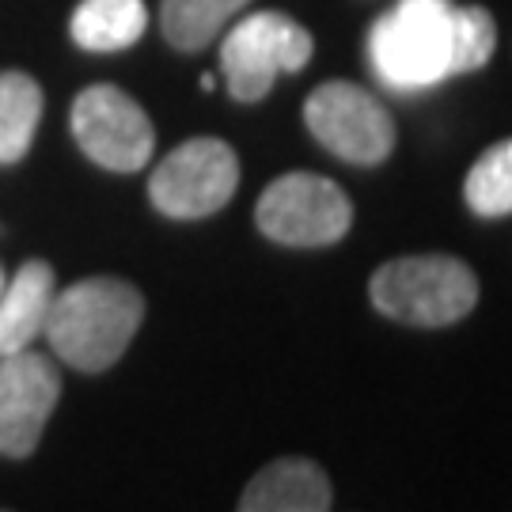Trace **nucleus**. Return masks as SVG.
Here are the masks:
<instances>
[{"label": "nucleus", "instance_id": "obj_16", "mask_svg": "<svg viewBox=\"0 0 512 512\" xmlns=\"http://www.w3.org/2000/svg\"><path fill=\"white\" fill-rule=\"evenodd\" d=\"M497 46V23L482 4H463L452 12V76L482 69Z\"/></svg>", "mask_w": 512, "mask_h": 512}, {"label": "nucleus", "instance_id": "obj_14", "mask_svg": "<svg viewBox=\"0 0 512 512\" xmlns=\"http://www.w3.org/2000/svg\"><path fill=\"white\" fill-rule=\"evenodd\" d=\"M42 118V88L27 73H0V164H16L31 148Z\"/></svg>", "mask_w": 512, "mask_h": 512}, {"label": "nucleus", "instance_id": "obj_13", "mask_svg": "<svg viewBox=\"0 0 512 512\" xmlns=\"http://www.w3.org/2000/svg\"><path fill=\"white\" fill-rule=\"evenodd\" d=\"M247 4L251 0H160V27L175 50L198 54Z\"/></svg>", "mask_w": 512, "mask_h": 512}, {"label": "nucleus", "instance_id": "obj_10", "mask_svg": "<svg viewBox=\"0 0 512 512\" xmlns=\"http://www.w3.org/2000/svg\"><path fill=\"white\" fill-rule=\"evenodd\" d=\"M330 501L327 471L304 456H285L247 482L236 512H330Z\"/></svg>", "mask_w": 512, "mask_h": 512}, {"label": "nucleus", "instance_id": "obj_6", "mask_svg": "<svg viewBox=\"0 0 512 512\" xmlns=\"http://www.w3.org/2000/svg\"><path fill=\"white\" fill-rule=\"evenodd\" d=\"M304 122L311 137L346 164L376 167L395 152L391 110L361 84H349V80L319 84L304 103Z\"/></svg>", "mask_w": 512, "mask_h": 512}, {"label": "nucleus", "instance_id": "obj_2", "mask_svg": "<svg viewBox=\"0 0 512 512\" xmlns=\"http://www.w3.org/2000/svg\"><path fill=\"white\" fill-rule=\"evenodd\" d=\"M372 308L406 327H452L478 304L475 270L452 255H406L384 262L368 281Z\"/></svg>", "mask_w": 512, "mask_h": 512}, {"label": "nucleus", "instance_id": "obj_11", "mask_svg": "<svg viewBox=\"0 0 512 512\" xmlns=\"http://www.w3.org/2000/svg\"><path fill=\"white\" fill-rule=\"evenodd\" d=\"M57 296V277L50 262H23L12 281L0 289V357L31 349L46 330V315Z\"/></svg>", "mask_w": 512, "mask_h": 512}, {"label": "nucleus", "instance_id": "obj_5", "mask_svg": "<svg viewBox=\"0 0 512 512\" xmlns=\"http://www.w3.org/2000/svg\"><path fill=\"white\" fill-rule=\"evenodd\" d=\"M255 220L258 232L281 247H330L349 232L353 202L334 179L293 171L262 190Z\"/></svg>", "mask_w": 512, "mask_h": 512}, {"label": "nucleus", "instance_id": "obj_3", "mask_svg": "<svg viewBox=\"0 0 512 512\" xmlns=\"http://www.w3.org/2000/svg\"><path fill=\"white\" fill-rule=\"evenodd\" d=\"M452 0H399L372 23L368 54L387 88L418 92L452 76Z\"/></svg>", "mask_w": 512, "mask_h": 512}, {"label": "nucleus", "instance_id": "obj_9", "mask_svg": "<svg viewBox=\"0 0 512 512\" xmlns=\"http://www.w3.org/2000/svg\"><path fill=\"white\" fill-rule=\"evenodd\" d=\"M61 399V376L42 353L0 357V456H31Z\"/></svg>", "mask_w": 512, "mask_h": 512}, {"label": "nucleus", "instance_id": "obj_7", "mask_svg": "<svg viewBox=\"0 0 512 512\" xmlns=\"http://www.w3.org/2000/svg\"><path fill=\"white\" fill-rule=\"evenodd\" d=\"M239 186V160L217 137H194L167 152L152 171L148 198L171 220H202L232 202Z\"/></svg>", "mask_w": 512, "mask_h": 512}, {"label": "nucleus", "instance_id": "obj_17", "mask_svg": "<svg viewBox=\"0 0 512 512\" xmlns=\"http://www.w3.org/2000/svg\"><path fill=\"white\" fill-rule=\"evenodd\" d=\"M0 289H4V270H0Z\"/></svg>", "mask_w": 512, "mask_h": 512}, {"label": "nucleus", "instance_id": "obj_15", "mask_svg": "<svg viewBox=\"0 0 512 512\" xmlns=\"http://www.w3.org/2000/svg\"><path fill=\"white\" fill-rule=\"evenodd\" d=\"M463 202L475 217L497 220L512 213V137L490 145L463 179Z\"/></svg>", "mask_w": 512, "mask_h": 512}, {"label": "nucleus", "instance_id": "obj_4", "mask_svg": "<svg viewBox=\"0 0 512 512\" xmlns=\"http://www.w3.org/2000/svg\"><path fill=\"white\" fill-rule=\"evenodd\" d=\"M315 54L311 31L285 12H255L220 42V73L239 103L266 99L281 73H300Z\"/></svg>", "mask_w": 512, "mask_h": 512}, {"label": "nucleus", "instance_id": "obj_1", "mask_svg": "<svg viewBox=\"0 0 512 512\" xmlns=\"http://www.w3.org/2000/svg\"><path fill=\"white\" fill-rule=\"evenodd\" d=\"M145 319V296L122 277H84L61 289L46 315V342L65 365L107 372Z\"/></svg>", "mask_w": 512, "mask_h": 512}, {"label": "nucleus", "instance_id": "obj_8", "mask_svg": "<svg viewBox=\"0 0 512 512\" xmlns=\"http://www.w3.org/2000/svg\"><path fill=\"white\" fill-rule=\"evenodd\" d=\"M73 137L88 160L107 171H126V175L141 171L156 148V129L141 103L110 84H95L76 95Z\"/></svg>", "mask_w": 512, "mask_h": 512}, {"label": "nucleus", "instance_id": "obj_12", "mask_svg": "<svg viewBox=\"0 0 512 512\" xmlns=\"http://www.w3.org/2000/svg\"><path fill=\"white\" fill-rule=\"evenodd\" d=\"M69 27L76 46L95 54H114L145 35L148 8L145 0H80Z\"/></svg>", "mask_w": 512, "mask_h": 512}]
</instances>
